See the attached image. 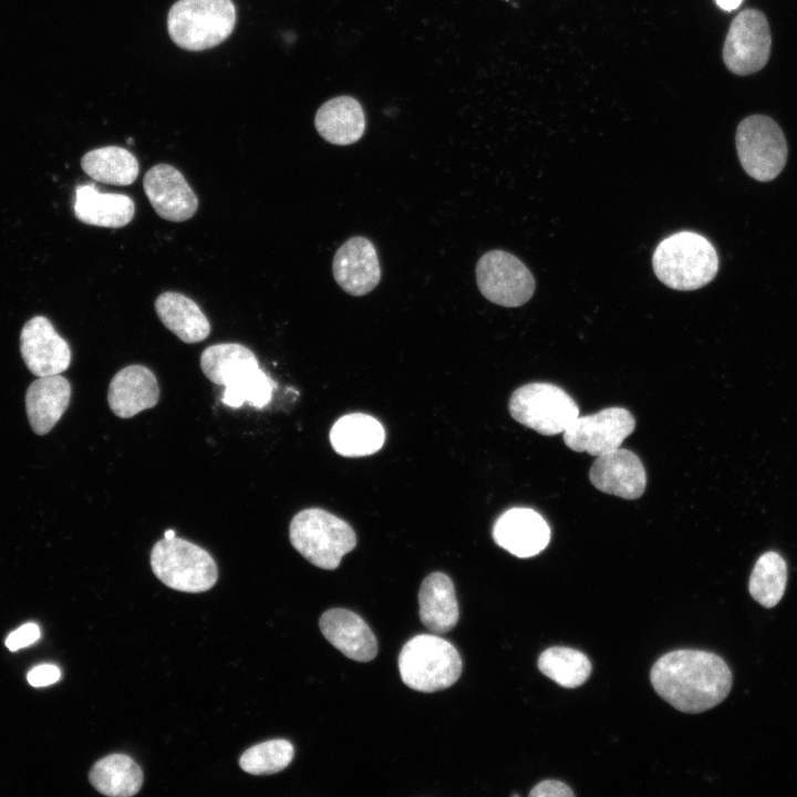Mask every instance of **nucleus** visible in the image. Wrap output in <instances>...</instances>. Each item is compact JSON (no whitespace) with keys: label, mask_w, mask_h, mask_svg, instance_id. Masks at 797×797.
I'll list each match as a JSON object with an SVG mask.
<instances>
[{"label":"nucleus","mask_w":797,"mask_h":797,"mask_svg":"<svg viewBox=\"0 0 797 797\" xmlns=\"http://www.w3.org/2000/svg\"><path fill=\"white\" fill-rule=\"evenodd\" d=\"M651 683L655 692L674 708L702 713L728 695L733 676L717 654L682 649L662 655L652 666Z\"/></svg>","instance_id":"nucleus-1"},{"label":"nucleus","mask_w":797,"mask_h":797,"mask_svg":"<svg viewBox=\"0 0 797 797\" xmlns=\"http://www.w3.org/2000/svg\"><path fill=\"white\" fill-rule=\"evenodd\" d=\"M200 368L206 377L225 386L221 402L240 407L245 402L261 408L272 397L275 384L260 369L253 352L240 343H218L204 350Z\"/></svg>","instance_id":"nucleus-2"},{"label":"nucleus","mask_w":797,"mask_h":797,"mask_svg":"<svg viewBox=\"0 0 797 797\" xmlns=\"http://www.w3.org/2000/svg\"><path fill=\"white\" fill-rule=\"evenodd\" d=\"M658 279L675 290H695L711 282L718 270L713 245L693 231H679L663 239L652 258Z\"/></svg>","instance_id":"nucleus-3"},{"label":"nucleus","mask_w":797,"mask_h":797,"mask_svg":"<svg viewBox=\"0 0 797 797\" xmlns=\"http://www.w3.org/2000/svg\"><path fill=\"white\" fill-rule=\"evenodd\" d=\"M235 24L231 0H177L167 14L170 39L188 51L217 46L231 34Z\"/></svg>","instance_id":"nucleus-4"},{"label":"nucleus","mask_w":797,"mask_h":797,"mask_svg":"<svg viewBox=\"0 0 797 797\" xmlns=\"http://www.w3.org/2000/svg\"><path fill=\"white\" fill-rule=\"evenodd\" d=\"M289 538L294 549L312 565L333 570L356 546L352 527L321 508L299 511L291 520Z\"/></svg>","instance_id":"nucleus-5"},{"label":"nucleus","mask_w":797,"mask_h":797,"mask_svg":"<svg viewBox=\"0 0 797 797\" xmlns=\"http://www.w3.org/2000/svg\"><path fill=\"white\" fill-rule=\"evenodd\" d=\"M398 670L410 689L431 693L447 689L458 680L462 659L447 640L435 634H418L402 648Z\"/></svg>","instance_id":"nucleus-6"},{"label":"nucleus","mask_w":797,"mask_h":797,"mask_svg":"<svg viewBox=\"0 0 797 797\" xmlns=\"http://www.w3.org/2000/svg\"><path fill=\"white\" fill-rule=\"evenodd\" d=\"M154 575L168 588L203 592L214 587L217 565L204 548L178 537L158 540L151 551Z\"/></svg>","instance_id":"nucleus-7"},{"label":"nucleus","mask_w":797,"mask_h":797,"mask_svg":"<svg viewBox=\"0 0 797 797\" xmlns=\"http://www.w3.org/2000/svg\"><path fill=\"white\" fill-rule=\"evenodd\" d=\"M508 407L514 420L547 436L563 433L579 416L575 400L551 383L536 382L518 387Z\"/></svg>","instance_id":"nucleus-8"},{"label":"nucleus","mask_w":797,"mask_h":797,"mask_svg":"<svg viewBox=\"0 0 797 797\" xmlns=\"http://www.w3.org/2000/svg\"><path fill=\"white\" fill-rule=\"evenodd\" d=\"M735 142L739 162L753 178L768 182L783 170L787 142L773 118L762 114L747 116L737 126Z\"/></svg>","instance_id":"nucleus-9"},{"label":"nucleus","mask_w":797,"mask_h":797,"mask_svg":"<svg viewBox=\"0 0 797 797\" xmlns=\"http://www.w3.org/2000/svg\"><path fill=\"white\" fill-rule=\"evenodd\" d=\"M476 281L482 294L498 306L515 308L534 294L536 282L530 270L514 255L490 250L476 266Z\"/></svg>","instance_id":"nucleus-10"},{"label":"nucleus","mask_w":797,"mask_h":797,"mask_svg":"<svg viewBox=\"0 0 797 797\" xmlns=\"http://www.w3.org/2000/svg\"><path fill=\"white\" fill-rule=\"evenodd\" d=\"M770 46V29L765 14L756 9H746L729 25L723 46V61L732 73L748 75L765 66Z\"/></svg>","instance_id":"nucleus-11"},{"label":"nucleus","mask_w":797,"mask_h":797,"mask_svg":"<svg viewBox=\"0 0 797 797\" xmlns=\"http://www.w3.org/2000/svg\"><path fill=\"white\" fill-rule=\"evenodd\" d=\"M634 427L635 420L627 408L607 407L578 416L563 432V441L570 449L597 457L620 448Z\"/></svg>","instance_id":"nucleus-12"},{"label":"nucleus","mask_w":797,"mask_h":797,"mask_svg":"<svg viewBox=\"0 0 797 797\" xmlns=\"http://www.w3.org/2000/svg\"><path fill=\"white\" fill-rule=\"evenodd\" d=\"M20 351L27 368L38 377L64 372L72 358L68 342L42 315L33 317L23 325Z\"/></svg>","instance_id":"nucleus-13"},{"label":"nucleus","mask_w":797,"mask_h":797,"mask_svg":"<svg viewBox=\"0 0 797 797\" xmlns=\"http://www.w3.org/2000/svg\"><path fill=\"white\" fill-rule=\"evenodd\" d=\"M143 187L152 207L165 220L185 221L197 211V196L172 165L153 166L144 176Z\"/></svg>","instance_id":"nucleus-14"},{"label":"nucleus","mask_w":797,"mask_h":797,"mask_svg":"<svg viewBox=\"0 0 797 797\" xmlns=\"http://www.w3.org/2000/svg\"><path fill=\"white\" fill-rule=\"evenodd\" d=\"M332 272L337 283L346 293L354 297L368 294L381 279L374 245L362 236L348 239L334 255Z\"/></svg>","instance_id":"nucleus-15"},{"label":"nucleus","mask_w":797,"mask_h":797,"mask_svg":"<svg viewBox=\"0 0 797 797\" xmlns=\"http://www.w3.org/2000/svg\"><path fill=\"white\" fill-rule=\"evenodd\" d=\"M589 478L600 491L624 499L641 497L646 487L642 462L633 452L621 447L597 456Z\"/></svg>","instance_id":"nucleus-16"},{"label":"nucleus","mask_w":797,"mask_h":797,"mask_svg":"<svg viewBox=\"0 0 797 797\" xmlns=\"http://www.w3.org/2000/svg\"><path fill=\"white\" fill-rule=\"evenodd\" d=\"M495 542L519 558L541 552L549 544L550 528L540 514L530 508L505 511L493 528Z\"/></svg>","instance_id":"nucleus-17"},{"label":"nucleus","mask_w":797,"mask_h":797,"mask_svg":"<svg viewBox=\"0 0 797 797\" xmlns=\"http://www.w3.org/2000/svg\"><path fill=\"white\" fill-rule=\"evenodd\" d=\"M159 398L155 374L146 366L133 364L120 370L111 380L107 402L121 418H130L154 407Z\"/></svg>","instance_id":"nucleus-18"},{"label":"nucleus","mask_w":797,"mask_h":797,"mask_svg":"<svg viewBox=\"0 0 797 797\" xmlns=\"http://www.w3.org/2000/svg\"><path fill=\"white\" fill-rule=\"evenodd\" d=\"M319 627L324 638L345 656L359 662L375 658V635L356 613L342 608L330 609L321 615Z\"/></svg>","instance_id":"nucleus-19"},{"label":"nucleus","mask_w":797,"mask_h":797,"mask_svg":"<svg viewBox=\"0 0 797 797\" xmlns=\"http://www.w3.org/2000/svg\"><path fill=\"white\" fill-rule=\"evenodd\" d=\"M71 385L60 374L38 377L25 393V411L33 432L48 434L60 421L71 401Z\"/></svg>","instance_id":"nucleus-20"},{"label":"nucleus","mask_w":797,"mask_h":797,"mask_svg":"<svg viewBox=\"0 0 797 797\" xmlns=\"http://www.w3.org/2000/svg\"><path fill=\"white\" fill-rule=\"evenodd\" d=\"M135 205L125 194L101 193L93 184L75 189L74 214L86 224L99 227L120 228L134 217Z\"/></svg>","instance_id":"nucleus-21"},{"label":"nucleus","mask_w":797,"mask_h":797,"mask_svg":"<svg viewBox=\"0 0 797 797\" xmlns=\"http://www.w3.org/2000/svg\"><path fill=\"white\" fill-rule=\"evenodd\" d=\"M314 125L322 138L335 145L358 142L365 131V116L361 104L351 96H338L323 103L317 111Z\"/></svg>","instance_id":"nucleus-22"},{"label":"nucleus","mask_w":797,"mask_h":797,"mask_svg":"<svg viewBox=\"0 0 797 797\" xmlns=\"http://www.w3.org/2000/svg\"><path fill=\"white\" fill-rule=\"evenodd\" d=\"M420 619L433 633L451 631L459 618L458 603L452 580L443 572H433L418 591Z\"/></svg>","instance_id":"nucleus-23"},{"label":"nucleus","mask_w":797,"mask_h":797,"mask_svg":"<svg viewBox=\"0 0 797 797\" xmlns=\"http://www.w3.org/2000/svg\"><path fill=\"white\" fill-rule=\"evenodd\" d=\"M382 424L371 415L352 413L340 417L330 431L333 449L346 457H360L376 453L384 444Z\"/></svg>","instance_id":"nucleus-24"},{"label":"nucleus","mask_w":797,"mask_h":797,"mask_svg":"<svg viewBox=\"0 0 797 797\" xmlns=\"http://www.w3.org/2000/svg\"><path fill=\"white\" fill-rule=\"evenodd\" d=\"M162 323L185 343H197L210 333V323L195 301L173 291L159 294L155 301Z\"/></svg>","instance_id":"nucleus-25"},{"label":"nucleus","mask_w":797,"mask_h":797,"mask_svg":"<svg viewBox=\"0 0 797 797\" xmlns=\"http://www.w3.org/2000/svg\"><path fill=\"white\" fill-rule=\"evenodd\" d=\"M89 779L93 787L103 795L130 797L141 789L143 772L130 756L111 754L92 766Z\"/></svg>","instance_id":"nucleus-26"},{"label":"nucleus","mask_w":797,"mask_h":797,"mask_svg":"<svg viewBox=\"0 0 797 797\" xmlns=\"http://www.w3.org/2000/svg\"><path fill=\"white\" fill-rule=\"evenodd\" d=\"M81 166L93 179L117 186L133 184L139 170L135 156L120 146H105L87 152L81 159Z\"/></svg>","instance_id":"nucleus-27"},{"label":"nucleus","mask_w":797,"mask_h":797,"mask_svg":"<svg viewBox=\"0 0 797 797\" xmlns=\"http://www.w3.org/2000/svg\"><path fill=\"white\" fill-rule=\"evenodd\" d=\"M787 583V565L776 551H766L756 561L749 577L752 598L764 608L775 607L784 596Z\"/></svg>","instance_id":"nucleus-28"},{"label":"nucleus","mask_w":797,"mask_h":797,"mask_svg":"<svg viewBox=\"0 0 797 797\" xmlns=\"http://www.w3.org/2000/svg\"><path fill=\"white\" fill-rule=\"evenodd\" d=\"M538 667L546 676L567 689H575L583 684L592 670L591 662L586 654L566 646H552L545 650L539 655Z\"/></svg>","instance_id":"nucleus-29"},{"label":"nucleus","mask_w":797,"mask_h":797,"mask_svg":"<svg viewBox=\"0 0 797 797\" xmlns=\"http://www.w3.org/2000/svg\"><path fill=\"white\" fill-rule=\"evenodd\" d=\"M294 755L293 745L286 739L257 744L241 755L239 766L252 775H269L284 769Z\"/></svg>","instance_id":"nucleus-30"},{"label":"nucleus","mask_w":797,"mask_h":797,"mask_svg":"<svg viewBox=\"0 0 797 797\" xmlns=\"http://www.w3.org/2000/svg\"><path fill=\"white\" fill-rule=\"evenodd\" d=\"M40 638V628L38 624L30 622L21 625L11 632L6 639V646L10 651H17L38 641Z\"/></svg>","instance_id":"nucleus-31"},{"label":"nucleus","mask_w":797,"mask_h":797,"mask_svg":"<svg viewBox=\"0 0 797 797\" xmlns=\"http://www.w3.org/2000/svg\"><path fill=\"white\" fill-rule=\"evenodd\" d=\"M61 677V670L53 664H40L29 671L27 680L35 687L48 686L58 682Z\"/></svg>","instance_id":"nucleus-32"},{"label":"nucleus","mask_w":797,"mask_h":797,"mask_svg":"<svg viewBox=\"0 0 797 797\" xmlns=\"http://www.w3.org/2000/svg\"><path fill=\"white\" fill-rule=\"evenodd\" d=\"M530 797H571L575 793L565 783L553 779L542 780L529 793Z\"/></svg>","instance_id":"nucleus-33"},{"label":"nucleus","mask_w":797,"mask_h":797,"mask_svg":"<svg viewBox=\"0 0 797 797\" xmlns=\"http://www.w3.org/2000/svg\"><path fill=\"white\" fill-rule=\"evenodd\" d=\"M742 1L743 0H716V3L721 9L731 11L736 9L742 3Z\"/></svg>","instance_id":"nucleus-34"},{"label":"nucleus","mask_w":797,"mask_h":797,"mask_svg":"<svg viewBox=\"0 0 797 797\" xmlns=\"http://www.w3.org/2000/svg\"><path fill=\"white\" fill-rule=\"evenodd\" d=\"M173 537H175L174 530H166V531H165L164 538L170 539V538H173Z\"/></svg>","instance_id":"nucleus-35"}]
</instances>
